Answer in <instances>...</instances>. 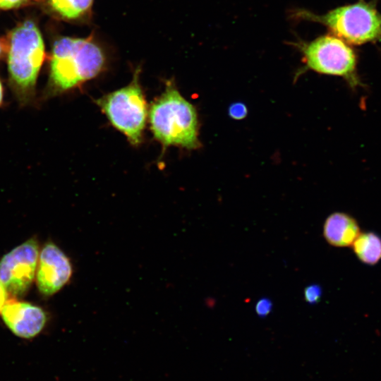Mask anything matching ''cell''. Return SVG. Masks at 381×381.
Segmentation results:
<instances>
[{
  "instance_id": "6da1fadb",
  "label": "cell",
  "mask_w": 381,
  "mask_h": 381,
  "mask_svg": "<svg viewBox=\"0 0 381 381\" xmlns=\"http://www.w3.org/2000/svg\"><path fill=\"white\" fill-rule=\"evenodd\" d=\"M148 115L151 131L164 147L194 150L200 146L197 111L171 82L152 104Z\"/></svg>"
},
{
  "instance_id": "7a4b0ae2",
  "label": "cell",
  "mask_w": 381,
  "mask_h": 381,
  "mask_svg": "<svg viewBox=\"0 0 381 381\" xmlns=\"http://www.w3.org/2000/svg\"><path fill=\"white\" fill-rule=\"evenodd\" d=\"M105 56L91 37H64L53 46L50 81L53 92H63L95 78L103 70Z\"/></svg>"
},
{
  "instance_id": "3957f363",
  "label": "cell",
  "mask_w": 381,
  "mask_h": 381,
  "mask_svg": "<svg viewBox=\"0 0 381 381\" xmlns=\"http://www.w3.org/2000/svg\"><path fill=\"white\" fill-rule=\"evenodd\" d=\"M376 1L359 0L322 15L298 9L292 16L321 23L346 43L361 45L381 41V13L377 8Z\"/></svg>"
},
{
  "instance_id": "277c9868",
  "label": "cell",
  "mask_w": 381,
  "mask_h": 381,
  "mask_svg": "<svg viewBox=\"0 0 381 381\" xmlns=\"http://www.w3.org/2000/svg\"><path fill=\"white\" fill-rule=\"evenodd\" d=\"M8 66L12 84L20 95L31 92L45 58L44 44L36 25L27 20L13 30L8 44Z\"/></svg>"
},
{
  "instance_id": "5b68a950",
  "label": "cell",
  "mask_w": 381,
  "mask_h": 381,
  "mask_svg": "<svg viewBox=\"0 0 381 381\" xmlns=\"http://www.w3.org/2000/svg\"><path fill=\"white\" fill-rule=\"evenodd\" d=\"M138 68L131 83L97 100L111 124L134 145L143 140L148 111Z\"/></svg>"
},
{
  "instance_id": "8992f818",
  "label": "cell",
  "mask_w": 381,
  "mask_h": 381,
  "mask_svg": "<svg viewBox=\"0 0 381 381\" xmlns=\"http://www.w3.org/2000/svg\"><path fill=\"white\" fill-rule=\"evenodd\" d=\"M294 44L303 55L305 69L341 77L351 88L361 85L357 73V55L354 49L334 35H322L310 42Z\"/></svg>"
},
{
  "instance_id": "52a82bcc",
  "label": "cell",
  "mask_w": 381,
  "mask_h": 381,
  "mask_svg": "<svg viewBox=\"0 0 381 381\" xmlns=\"http://www.w3.org/2000/svg\"><path fill=\"white\" fill-rule=\"evenodd\" d=\"M38 256V241L32 237L1 258L0 281L8 294L20 297L27 293L36 274Z\"/></svg>"
},
{
  "instance_id": "ba28073f",
  "label": "cell",
  "mask_w": 381,
  "mask_h": 381,
  "mask_svg": "<svg viewBox=\"0 0 381 381\" xmlns=\"http://www.w3.org/2000/svg\"><path fill=\"white\" fill-rule=\"evenodd\" d=\"M73 265L66 253L52 241L40 251L36 271V284L40 294L50 296L70 281Z\"/></svg>"
},
{
  "instance_id": "9c48e42d",
  "label": "cell",
  "mask_w": 381,
  "mask_h": 381,
  "mask_svg": "<svg viewBox=\"0 0 381 381\" xmlns=\"http://www.w3.org/2000/svg\"><path fill=\"white\" fill-rule=\"evenodd\" d=\"M0 314L11 332L22 339L38 335L47 322V315L40 307L14 298L7 301Z\"/></svg>"
},
{
  "instance_id": "30bf717a",
  "label": "cell",
  "mask_w": 381,
  "mask_h": 381,
  "mask_svg": "<svg viewBox=\"0 0 381 381\" xmlns=\"http://www.w3.org/2000/svg\"><path fill=\"white\" fill-rule=\"evenodd\" d=\"M360 233L356 219L341 212L329 215L323 224V236L329 245L334 247L351 246Z\"/></svg>"
},
{
  "instance_id": "8fae6325",
  "label": "cell",
  "mask_w": 381,
  "mask_h": 381,
  "mask_svg": "<svg viewBox=\"0 0 381 381\" xmlns=\"http://www.w3.org/2000/svg\"><path fill=\"white\" fill-rule=\"evenodd\" d=\"M351 246L358 259L365 264L373 265L381 259V238L374 232L360 233Z\"/></svg>"
},
{
  "instance_id": "7c38bea8",
  "label": "cell",
  "mask_w": 381,
  "mask_h": 381,
  "mask_svg": "<svg viewBox=\"0 0 381 381\" xmlns=\"http://www.w3.org/2000/svg\"><path fill=\"white\" fill-rule=\"evenodd\" d=\"M93 0H49L52 8L62 18L78 19L90 11Z\"/></svg>"
},
{
  "instance_id": "4fadbf2b",
  "label": "cell",
  "mask_w": 381,
  "mask_h": 381,
  "mask_svg": "<svg viewBox=\"0 0 381 381\" xmlns=\"http://www.w3.org/2000/svg\"><path fill=\"white\" fill-rule=\"evenodd\" d=\"M322 288L318 284H310L304 289L305 301L310 304L318 303L322 298Z\"/></svg>"
},
{
  "instance_id": "5bb4252c",
  "label": "cell",
  "mask_w": 381,
  "mask_h": 381,
  "mask_svg": "<svg viewBox=\"0 0 381 381\" xmlns=\"http://www.w3.org/2000/svg\"><path fill=\"white\" fill-rule=\"evenodd\" d=\"M228 114L235 120L243 119L248 115L247 106L241 102L231 103L228 108Z\"/></svg>"
},
{
  "instance_id": "9a60e30c",
  "label": "cell",
  "mask_w": 381,
  "mask_h": 381,
  "mask_svg": "<svg viewBox=\"0 0 381 381\" xmlns=\"http://www.w3.org/2000/svg\"><path fill=\"white\" fill-rule=\"evenodd\" d=\"M272 308V303L271 300L267 298H260L256 303L255 310L259 317L267 316Z\"/></svg>"
},
{
  "instance_id": "2e32d148",
  "label": "cell",
  "mask_w": 381,
  "mask_h": 381,
  "mask_svg": "<svg viewBox=\"0 0 381 381\" xmlns=\"http://www.w3.org/2000/svg\"><path fill=\"white\" fill-rule=\"evenodd\" d=\"M28 0H0V8L8 9L18 7Z\"/></svg>"
},
{
  "instance_id": "e0dca14e",
  "label": "cell",
  "mask_w": 381,
  "mask_h": 381,
  "mask_svg": "<svg viewBox=\"0 0 381 381\" xmlns=\"http://www.w3.org/2000/svg\"><path fill=\"white\" fill-rule=\"evenodd\" d=\"M8 297V293L6 291V288L0 281V313L4 308V305L7 302Z\"/></svg>"
},
{
  "instance_id": "ac0fdd59",
  "label": "cell",
  "mask_w": 381,
  "mask_h": 381,
  "mask_svg": "<svg viewBox=\"0 0 381 381\" xmlns=\"http://www.w3.org/2000/svg\"><path fill=\"white\" fill-rule=\"evenodd\" d=\"M3 86H2V84L0 81V105L2 103V101H3V97H4V93H3Z\"/></svg>"
},
{
  "instance_id": "d6986e66",
  "label": "cell",
  "mask_w": 381,
  "mask_h": 381,
  "mask_svg": "<svg viewBox=\"0 0 381 381\" xmlns=\"http://www.w3.org/2000/svg\"><path fill=\"white\" fill-rule=\"evenodd\" d=\"M4 49L3 44L0 42V56L1 55V53L3 50Z\"/></svg>"
}]
</instances>
